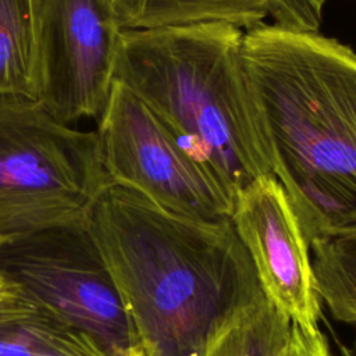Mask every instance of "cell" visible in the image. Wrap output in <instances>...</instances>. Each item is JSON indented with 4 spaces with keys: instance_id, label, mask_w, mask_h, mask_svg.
Returning a JSON list of instances; mask_svg holds the SVG:
<instances>
[{
    "instance_id": "ba28073f",
    "label": "cell",
    "mask_w": 356,
    "mask_h": 356,
    "mask_svg": "<svg viewBox=\"0 0 356 356\" xmlns=\"http://www.w3.org/2000/svg\"><path fill=\"white\" fill-rule=\"evenodd\" d=\"M231 222L243 243L264 296L303 331L320 330L310 245L274 175H263L236 196Z\"/></svg>"
},
{
    "instance_id": "8fae6325",
    "label": "cell",
    "mask_w": 356,
    "mask_h": 356,
    "mask_svg": "<svg viewBox=\"0 0 356 356\" xmlns=\"http://www.w3.org/2000/svg\"><path fill=\"white\" fill-rule=\"evenodd\" d=\"M39 93L36 0H0V97Z\"/></svg>"
},
{
    "instance_id": "8992f818",
    "label": "cell",
    "mask_w": 356,
    "mask_h": 356,
    "mask_svg": "<svg viewBox=\"0 0 356 356\" xmlns=\"http://www.w3.org/2000/svg\"><path fill=\"white\" fill-rule=\"evenodd\" d=\"M96 135L111 184L132 189L179 216L231 220L235 199L118 81L99 115Z\"/></svg>"
},
{
    "instance_id": "277c9868",
    "label": "cell",
    "mask_w": 356,
    "mask_h": 356,
    "mask_svg": "<svg viewBox=\"0 0 356 356\" xmlns=\"http://www.w3.org/2000/svg\"><path fill=\"white\" fill-rule=\"evenodd\" d=\"M110 184L96 131L56 120L36 99L0 97V239L85 224Z\"/></svg>"
},
{
    "instance_id": "2e32d148",
    "label": "cell",
    "mask_w": 356,
    "mask_h": 356,
    "mask_svg": "<svg viewBox=\"0 0 356 356\" xmlns=\"http://www.w3.org/2000/svg\"><path fill=\"white\" fill-rule=\"evenodd\" d=\"M125 356H146V353H145V350H143L138 343H135V345L128 350V353H127Z\"/></svg>"
},
{
    "instance_id": "3957f363",
    "label": "cell",
    "mask_w": 356,
    "mask_h": 356,
    "mask_svg": "<svg viewBox=\"0 0 356 356\" xmlns=\"http://www.w3.org/2000/svg\"><path fill=\"white\" fill-rule=\"evenodd\" d=\"M243 33L220 21L124 29L114 75L235 200L273 175L243 74Z\"/></svg>"
},
{
    "instance_id": "6da1fadb",
    "label": "cell",
    "mask_w": 356,
    "mask_h": 356,
    "mask_svg": "<svg viewBox=\"0 0 356 356\" xmlns=\"http://www.w3.org/2000/svg\"><path fill=\"white\" fill-rule=\"evenodd\" d=\"M85 224L146 356H202L263 295L231 220L179 216L110 182Z\"/></svg>"
},
{
    "instance_id": "4fadbf2b",
    "label": "cell",
    "mask_w": 356,
    "mask_h": 356,
    "mask_svg": "<svg viewBox=\"0 0 356 356\" xmlns=\"http://www.w3.org/2000/svg\"><path fill=\"white\" fill-rule=\"evenodd\" d=\"M309 245L320 302L335 320L356 324V234L317 238Z\"/></svg>"
},
{
    "instance_id": "52a82bcc",
    "label": "cell",
    "mask_w": 356,
    "mask_h": 356,
    "mask_svg": "<svg viewBox=\"0 0 356 356\" xmlns=\"http://www.w3.org/2000/svg\"><path fill=\"white\" fill-rule=\"evenodd\" d=\"M39 102L58 121L99 117L115 81L122 26L110 0H36Z\"/></svg>"
},
{
    "instance_id": "9c48e42d",
    "label": "cell",
    "mask_w": 356,
    "mask_h": 356,
    "mask_svg": "<svg viewBox=\"0 0 356 356\" xmlns=\"http://www.w3.org/2000/svg\"><path fill=\"white\" fill-rule=\"evenodd\" d=\"M325 0H138L124 29H149L196 22H228L252 29L273 18L291 29L317 31Z\"/></svg>"
},
{
    "instance_id": "5b68a950",
    "label": "cell",
    "mask_w": 356,
    "mask_h": 356,
    "mask_svg": "<svg viewBox=\"0 0 356 356\" xmlns=\"http://www.w3.org/2000/svg\"><path fill=\"white\" fill-rule=\"evenodd\" d=\"M0 271L38 307L125 356L135 337L122 299L86 224L54 227L0 246Z\"/></svg>"
},
{
    "instance_id": "7a4b0ae2",
    "label": "cell",
    "mask_w": 356,
    "mask_h": 356,
    "mask_svg": "<svg viewBox=\"0 0 356 356\" xmlns=\"http://www.w3.org/2000/svg\"><path fill=\"white\" fill-rule=\"evenodd\" d=\"M242 67L261 145L309 243L356 234V53L317 31L260 24Z\"/></svg>"
},
{
    "instance_id": "7c38bea8",
    "label": "cell",
    "mask_w": 356,
    "mask_h": 356,
    "mask_svg": "<svg viewBox=\"0 0 356 356\" xmlns=\"http://www.w3.org/2000/svg\"><path fill=\"white\" fill-rule=\"evenodd\" d=\"M291 331V320L263 293L216 334L202 356H284Z\"/></svg>"
},
{
    "instance_id": "30bf717a",
    "label": "cell",
    "mask_w": 356,
    "mask_h": 356,
    "mask_svg": "<svg viewBox=\"0 0 356 356\" xmlns=\"http://www.w3.org/2000/svg\"><path fill=\"white\" fill-rule=\"evenodd\" d=\"M0 356H107L88 334L38 307L26 296L0 307Z\"/></svg>"
},
{
    "instance_id": "5bb4252c",
    "label": "cell",
    "mask_w": 356,
    "mask_h": 356,
    "mask_svg": "<svg viewBox=\"0 0 356 356\" xmlns=\"http://www.w3.org/2000/svg\"><path fill=\"white\" fill-rule=\"evenodd\" d=\"M284 356H334L323 331L307 332L292 324L291 339Z\"/></svg>"
},
{
    "instance_id": "9a60e30c",
    "label": "cell",
    "mask_w": 356,
    "mask_h": 356,
    "mask_svg": "<svg viewBox=\"0 0 356 356\" xmlns=\"http://www.w3.org/2000/svg\"><path fill=\"white\" fill-rule=\"evenodd\" d=\"M3 245V241L0 239V246ZM22 296V292L18 289V286L11 282L6 275L0 271V307L17 300Z\"/></svg>"
}]
</instances>
